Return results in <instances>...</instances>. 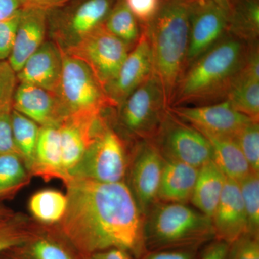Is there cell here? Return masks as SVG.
<instances>
[{"mask_svg":"<svg viewBox=\"0 0 259 259\" xmlns=\"http://www.w3.org/2000/svg\"><path fill=\"white\" fill-rule=\"evenodd\" d=\"M64 184L67 207L56 226L81 255L119 248L138 259L146 253L144 214L125 182L71 178Z\"/></svg>","mask_w":259,"mask_h":259,"instance_id":"1","label":"cell"},{"mask_svg":"<svg viewBox=\"0 0 259 259\" xmlns=\"http://www.w3.org/2000/svg\"><path fill=\"white\" fill-rule=\"evenodd\" d=\"M251 44L227 32L186 69L170 107L201 106L226 100Z\"/></svg>","mask_w":259,"mask_h":259,"instance_id":"2","label":"cell"},{"mask_svg":"<svg viewBox=\"0 0 259 259\" xmlns=\"http://www.w3.org/2000/svg\"><path fill=\"white\" fill-rule=\"evenodd\" d=\"M193 1L161 0L157 14L142 28L149 40L153 74L161 86L168 109L187 67Z\"/></svg>","mask_w":259,"mask_h":259,"instance_id":"3","label":"cell"},{"mask_svg":"<svg viewBox=\"0 0 259 259\" xmlns=\"http://www.w3.org/2000/svg\"><path fill=\"white\" fill-rule=\"evenodd\" d=\"M214 239L211 218L186 204L158 201L144 215L146 251L200 250Z\"/></svg>","mask_w":259,"mask_h":259,"instance_id":"4","label":"cell"},{"mask_svg":"<svg viewBox=\"0 0 259 259\" xmlns=\"http://www.w3.org/2000/svg\"><path fill=\"white\" fill-rule=\"evenodd\" d=\"M116 109L118 134L136 142L154 139L168 111L153 73Z\"/></svg>","mask_w":259,"mask_h":259,"instance_id":"5","label":"cell"},{"mask_svg":"<svg viewBox=\"0 0 259 259\" xmlns=\"http://www.w3.org/2000/svg\"><path fill=\"white\" fill-rule=\"evenodd\" d=\"M129 161L125 139L105 117L69 179H85L105 183L125 182Z\"/></svg>","mask_w":259,"mask_h":259,"instance_id":"6","label":"cell"},{"mask_svg":"<svg viewBox=\"0 0 259 259\" xmlns=\"http://www.w3.org/2000/svg\"><path fill=\"white\" fill-rule=\"evenodd\" d=\"M63 51V71L58 96L69 117L93 118L112 108L88 65Z\"/></svg>","mask_w":259,"mask_h":259,"instance_id":"7","label":"cell"},{"mask_svg":"<svg viewBox=\"0 0 259 259\" xmlns=\"http://www.w3.org/2000/svg\"><path fill=\"white\" fill-rule=\"evenodd\" d=\"M151 141L165 160L182 162L198 168L213 160L208 139L168 109L158 134Z\"/></svg>","mask_w":259,"mask_h":259,"instance_id":"8","label":"cell"},{"mask_svg":"<svg viewBox=\"0 0 259 259\" xmlns=\"http://www.w3.org/2000/svg\"><path fill=\"white\" fill-rule=\"evenodd\" d=\"M131 49L102 24L74 47L64 51L88 65L105 91L115 79Z\"/></svg>","mask_w":259,"mask_h":259,"instance_id":"9","label":"cell"},{"mask_svg":"<svg viewBox=\"0 0 259 259\" xmlns=\"http://www.w3.org/2000/svg\"><path fill=\"white\" fill-rule=\"evenodd\" d=\"M165 159L151 140L137 142L127 169V187L144 214L158 202Z\"/></svg>","mask_w":259,"mask_h":259,"instance_id":"10","label":"cell"},{"mask_svg":"<svg viewBox=\"0 0 259 259\" xmlns=\"http://www.w3.org/2000/svg\"><path fill=\"white\" fill-rule=\"evenodd\" d=\"M228 32L226 8L212 0H194L190 19V41L187 69Z\"/></svg>","mask_w":259,"mask_h":259,"instance_id":"11","label":"cell"},{"mask_svg":"<svg viewBox=\"0 0 259 259\" xmlns=\"http://www.w3.org/2000/svg\"><path fill=\"white\" fill-rule=\"evenodd\" d=\"M168 110L202 134L220 137L233 139L242 127L254 121L235 110L227 100L211 105L170 107Z\"/></svg>","mask_w":259,"mask_h":259,"instance_id":"12","label":"cell"},{"mask_svg":"<svg viewBox=\"0 0 259 259\" xmlns=\"http://www.w3.org/2000/svg\"><path fill=\"white\" fill-rule=\"evenodd\" d=\"M153 73L152 57L147 33L142 29L141 37L129 51L118 73L105 89L112 108H117Z\"/></svg>","mask_w":259,"mask_h":259,"instance_id":"13","label":"cell"},{"mask_svg":"<svg viewBox=\"0 0 259 259\" xmlns=\"http://www.w3.org/2000/svg\"><path fill=\"white\" fill-rule=\"evenodd\" d=\"M114 5V0H85L51 30L53 41L63 51L74 47L101 26Z\"/></svg>","mask_w":259,"mask_h":259,"instance_id":"14","label":"cell"},{"mask_svg":"<svg viewBox=\"0 0 259 259\" xmlns=\"http://www.w3.org/2000/svg\"><path fill=\"white\" fill-rule=\"evenodd\" d=\"M0 259H83L56 226L41 225L30 238L0 253Z\"/></svg>","mask_w":259,"mask_h":259,"instance_id":"15","label":"cell"},{"mask_svg":"<svg viewBox=\"0 0 259 259\" xmlns=\"http://www.w3.org/2000/svg\"><path fill=\"white\" fill-rule=\"evenodd\" d=\"M12 109L40 127L59 126L66 118L57 94L26 83H18Z\"/></svg>","mask_w":259,"mask_h":259,"instance_id":"16","label":"cell"},{"mask_svg":"<svg viewBox=\"0 0 259 259\" xmlns=\"http://www.w3.org/2000/svg\"><path fill=\"white\" fill-rule=\"evenodd\" d=\"M62 71V49L53 40H46L16 75L18 83L35 85L57 94Z\"/></svg>","mask_w":259,"mask_h":259,"instance_id":"17","label":"cell"},{"mask_svg":"<svg viewBox=\"0 0 259 259\" xmlns=\"http://www.w3.org/2000/svg\"><path fill=\"white\" fill-rule=\"evenodd\" d=\"M211 220L215 239L228 244L247 233L246 214L238 182L226 179L222 195Z\"/></svg>","mask_w":259,"mask_h":259,"instance_id":"18","label":"cell"},{"mask_svg":"<svg viewBox=\"0 0 259 259\" xmlns=\"http://www.w3.org/2000/svg\"><path fill=\"white\" fill-rule=\"evenodd\" d=\"M226 100L237 111L258 122V42L250 45L244 64Z\"/></svg>","mask_w":259,"mask_h":259,"instance_id":"19","label":"cell"},{"mask_svg":"<svg viewBox=\"0 0 259 259\" xmlns=\"http://www.w3.org/2000/svg\"><path fill=\"white\" fill-rule=\"evenodd\" d=\"M47 10L23 8L14 45L8 62L18 73L27 59L46 41Z\"/></svg>","mask_w":259,"mask_h":259,"instance_id":"20","label":"cell"},{"mask_svg":"<svg viewBox=\"0 0 259 259\" xmlns=\"http://www.w3.org/2000/svg\"><path fill=\"white\" fill-rule=\"evenodd\" d=\"M199 168L187 163L165 160L158 191V201L186 204L190 201Z\"/></svg>","mask_w":259,"mask_h":259,"instance_id":"21","label":"cell"},{"mask_svg":"<svg viewBox=\"0 0 259 259\" xmlns=\"http://www.w3.org/2000/svg\"><path fill=\"white\" fill-rule=\"evenodd\" d=\"M31 175L32 176L42 177L47 181L51 179L64 181L61 170L59 126L40 127Z\"/></svg>","mask_w":259,"mask_h":259,"instance_id":"22","label":"cell"},{"mask_svg":"<svg viewBox=\"0 0 259 259\" xmlns=\"http://www.w3.org/2000/svg\"><path fill=\"white\" fill-rule=\"evenodd\" d=\"M226 179L213 160L201 166L190 199L196 209L212 218L222 195Z\"/></svg>","mask_w":259,"mask_h":259,"instance_id":"23","label":"cell"},{"mask_svg":"<svg viewBox=\"0 0 259 259\" xmlns=\"http://www.w3.org/2000/svg\"><path fill=\"white\" fill-rule=\"evenodd\" d=\"M228 33L248 44L258 42L259 0H228Z\"/></svg>","mask_w":259,"mask_h":259,"instance_id":"24","label":"cell"},{"mask_svg":"<svg viewBox=\"0 0 259 259\" xmlns=\"http://www.w3.org/2000/svg\"><path fill=\"white\" fill-rule=\"evenodd\" d=\"M203 135L212 146L213 161L227 178L238 182L252 171L234 139Z\"/></svg>","mask_w":259,"mask_h":259,"instance_id":"25","label":"cell"},{"mask_svg":"<svg viewBox=\"0 0 259 259\" xmlns=\"http://www.w3.org/2000/svg\"><path fill=\"white\" fill-rule=\"evenodd\" d=\"M67 207L66 194L55 190H44L32 194L28 209L36 222L45 226H56L64 218Z\"/></svg>","mask_w":259,"mask_h":259,"instance_id":"26","label":"cell"},{"mask_svg":"<svg viewBox=\"0 0 259 259\" xmlns=\"http://www.w3.org/2000/svg\"><path fill=\"white\" fill-rule=\"evenodd\" d=\"M31 177L18 153L0 155V200L13 198L30 183Z\"/></svg>","mask_w":259,"mask_h":259,"instance_id":"27","label":"cell"},{"mask_svg":"<svg viewBox=\"0 0 259 259\" xmlns=\"http://www.w3.org/2000/svg\"><path fill=\"white\" fill-rule=\"evenodd\" d=\"M11 121L13 139L17 151L31 174L40 126L13 109Z\"/></svg>","mask_w":259,"mask_h":259,"instance_id":"28","label":"cell"},{"mask_svg":"<svg viewBox=\"0 0 259 259\" xmlns=\"http://www.w3.org/2000/svg\"><path fill=\"white\" fill-rule=\"evenodd\" d=\"M104 27L131 49L141 37L139 22L127 8L124 0H117L103 23Z\"/></svg>","mask_w":259,"mask_h":259,"instance_id":"29","label":"cell"},{"mask_svg":"<svg viewBox=\"0 0 259 259\" xmlns=\"http://www.w3.org/2000/svg\"><path fill=\"white\" fill-rule=\"evenodd\" d=\"M42 224L23 213L0 221V253L28 240Z\"/></svg>","mask_w":259,"mask_h":259,"instance_id":"30","label":"cell"},{"mask_svg":"<svg viewBox=\"0 0 259 259\" xmlns=\"http://www.w3.org/2000/svg\"><path fill=\"white\" fill-rule=\"evenodd\" d=\"M238 184L246 214L247 233L259 237V174L250 171Z\"/></svg>","mask_w":259,"mask_h":259,"instance_id":"31","label":"cell"},{"mask_svg":"<svg viewBox=\"0 0 259 259\" xmlns=\"http://www.w3.org/2000/svg\"><path fill=\"white\" fill-rule=\"evenodd\" d=\"M233 139L245 156L250 170L259 174L258 122L250 121Z\"/></svg>","mask_w":259,"mask_h":259,"instance_id":"32","label":"cell"},{"mask_svg":"<svg viewBox=\"0 0 259 259\" xmlns=\"http://www.w3.org/2000/svg\"><path fill=\"white\" fill-rule=\"evenodd\" d=\"M18 83L16 72L9 62L0 61V114L12 110Z\"/></svg>","mask_w":259,"mask_h":259,"instance_id":"33","label":"cell"},{"mask_svg":"<svg viewBox=\"0 0 259 259\" xmlns=\"http://www.w3.org/2000/svg\"><path fill=\"white\" fill-rule=\"evenodd\" d=\"M23 8L9 18L0 20V61H8L11 54Z\"/></svg>","mask_w":259,"mask_h":259,"instance_id":"34","label":"cell"},{"mask_svg":"<svg viewBox=\"0 0 259 259\" xmlns=\"http://www.w3.org/2000/svg\"><path fill=\"white\" fill-rule=\"evenodd\" d=\"M227 259H259V237L245 233L230 243Z\"/></svg>","mask_w":259,"mask_h":259,"instance_id":"35","label":"cell"},{"mask_svg":"<svg viewBox=\"0 0 259 259\" xmlns=\"http://www.w3.org/2000/svg\"><path fill=\"white\" fill-rule=\"evenodd\" d=\"M141 26L148 25L157 14L161 0H124Z\"/></svg>","mask_w":259,"mask_h":259,"instance_id":"36","label":"cell"},{"mask_svg":"<svg viewBox=\"0 0 259 259\" xmlns=\"http://www.w3.org/2000/svg\"><path fill=\"white\" fill-rule=\"evenodd\" d=\"M11 111L0 114V155L18 153L13 139Z\"/></svg>","mask_w":259,"mask_h":259,"instance_id":"37","label":"cell"},{"mask_svg":"<svg viewBox=\"0 0 259 259\" xmlns=\"http://www.w3.org/2000/svg\"><path fill=\"white\" fill-rule=\"evenodd\" d=\"M200 250L180 249L146 251L138 259H199Z\"/></svg>","mask_w":259,"mask_h":259,"instance_id":"38","label":"cell"},{"mask_svg":"<svg viewBox=\"0 0 259 259\" xmlns=\"http://www.w3.org/2000/svg\"><path fill=\"white\" fill-rule=\"evenodd\" d=\"M228 246L226 242L212 240L201 249L199 259H227Z\"/></svg>","mask_w":259,"mask_h":259,"instance_id":"39","label":"cell"},{"mask_svg":"<svg viewBox=\"0 0 259 259\" xmlns=\"http://www.w3.org/2000/svg\"><path fill=\"white\" fill-rule=\"evenodd\" d=\"M83 259H134L125 250L119 248H110V249L100 250L95 253L83 255Z\"/></svg>","mask_w":259,"mask_h":259,"instance_id":"40","label":"cell"},{"mask_svg":"<svg viewBox=\"0 0 259 259\" xmlns=\"http://www.w3.org/2000/svg\"><path fill=\"white\" fill-rule=\"evenodd\" d=\"M22 8L20 0H0V20L9 18Z\"/></svg>","mask_w":259,"mask_h":259,"instance_id":"41","label":"cell"},{"mask_svg":"<svg viewBox=\"0 0 259 259\" xmlns=\"http://www.w3.org/2000/svg\"><path fill=\"white\" fill-rule=\"evenodd\" d=\"M24 8H39L47 10L64 3L65 0H20Z\"/></svg>","mask_w":259,"mask_h":259,"instance_id":"42","label":"cell"},{"mask_svg":"<svg viewBox=\"0 0 259 259\" xmlns=\"http://www.w3.org/2000/svg\"><path fill=\"white\" fill-rule=\"evenodd\" d=\"M15 213L14 211L12 210L11 209L7 208V207L0 205V221H3V220L11 217Z\"/></svg>","mask_w":259,"mask_h":259,"instance_id":"43","label":"cell"},{"mask_svg":"<svg viewBox=\"0 0 259 259\" xmlns=\"http://www.w3.org/2000/svg\"><path fill=\"white\" fill-rule=\"evenodd\" d=\"M200 1H205V0H200ZM212 1L215 2L221 5H222L223 8L228 10V0H212Z\"/></svg>","mask_w":259,"mask_h":259,"instance_id":"44","label":"cell"}]
</instances>
